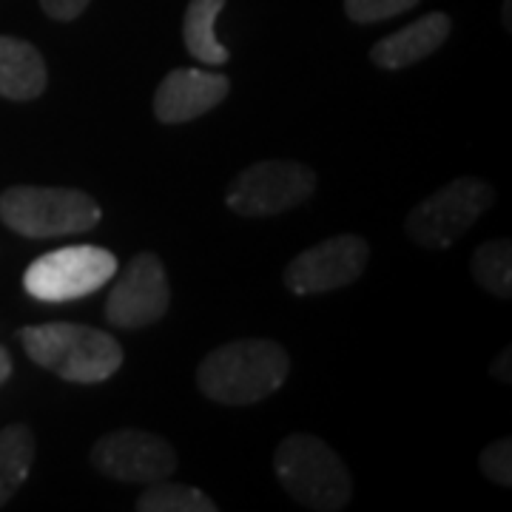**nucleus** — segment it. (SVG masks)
Masks as SVG:
<instances>
[{"label":"nucleus","instance_id":"f257e3e1","mask_svg":"<svg viewBox=\"0 0 512 512\" xmlns=\"http://www.w3.org/2000/svg\"><path fill=\"white\" fill-rule=\"evenodd\" d=\"M291 356L271 339H237L211 350L197 367V384L211 402L228 407L256 404L285 384Z\"/></svg>","mask_w":512,"mask_h":512},{"label":"nucleus","instance_id":"f03ea898","mask_svg":"<svg viewBox=\"0 0 512 512\" xmlns=\"http://www.w3.org/2000/svg\"><path fill=\"white\" fill-rule=\"evenodd\" d=\"M29 359L74 384H100L123 365V350L109 333L72 322L32 325L18 333Z\"/></svg>","mask_w":512,"mask_h":512},{"label":"nucleus","instance_id":"7ed1b4c3","mask_svg":"<svg viewBox=\"0 0 512 512\" xmlns=\"http://www.w3.org/2000/svg\"><path fill=\"white\" fill-rule=\"evenodd\" d=\"M276 476L296 504L319 512L345 510L350 501V473L328 441L311 433H293L274 456Z\"/></svg>","mask_w":512,"mask_h":512},{"label":"nucleus","instance_id":"20e7f679","mask_svg":"<svg viewBox=\"0 0 512 512\" xmlns=\"http://www.w3.org/2000/svg\"><path fill=\"white\" fill-rule=\"evenodd\" d=\"M100 217V205L74 188L15 185L0 194L3 225L29 239L83 234L92 231Z\"/></svg>","mask_w":512,"mask_h":512},{"label":"nucleus","instance_id":"39448f33","mask_svg":"<svg viewBox=\"0 0 512 512\" xmlns=\"http://www.w3.org/2000/svg\"><path fill=\"white\" fill-rule=\"evenodd\" d=\"M490 205H493V188L487 180L458 177L436 191L433 197L421 200L407 214L404 228L421 248L444 251L456 239L464 237Z\"/></svg>","mask_w":512,"mask_h":512},{"label":"nucleus","instance_id":"423d86ee","mask_svg":"<svg viewBox=\"0 0 512 512\" xmlns=\"http://www.w3.org/2000/svg\"><path fill=\"white\" fill-rule=\"evenodd\" d=\"M117 274V259L97 245H69L37 256L23 274V288L37 302H74L100 291Z\"/></svg>","mask_w":512,"mask_h":512},{"label":"nucleus","instance_id":"0eeeda50","mask_svg":"<svg viewBox=\"0 0 512 512\" xmlns=\"http://www.w3.org/2000/svg\"><path fill=\"white\" fill-rule=\"evenodd\" d=\"M316 171L293 160H262L248 165L228 191V208L242 217H274L311 200Z\"/></svg>","mask_w":512,"mask_h":512},{"label":"nucleus","instance_id":"6e6552de","mask_svg":"<svg viewBox=\"0 0 512 512\" xmlns=\"http://www.w3.org/2000/svg\"><path fill=\"white\" fill-rule=\"evenodd\" d=\"M171 302V288L160 256L143 251L131 256L106 299V322L120 330H137L160 322Z\"/></svg>","mask_w":512,"mask_h":512},{"label":"nucleus","instance_id":"1a4fd4ad","mask_svg":"<svg viewBox=\"0 0 512 512\" xmlns=\"http://www.w3.org/2000/svg\"><path fill=\"white\" fill-rule=\"evenodd\" d=\"M370 245L356 234L330 237L293 259L285 268V285L296 296L339 291L365 274Z\"/></svg>","mask_w":512,"mask_h":512},{"label":"nucleus","instance_id":"9d476101","mask_svg":"<svg viewBox=\"0 0 512 512\" xmlns=\"http://www.w3.org/2000/svg\"><path fill=\"white\" fill-rule=\"evenodd\" d=\"M92 464L103 476L117 481L154 484L177 470V453L171 444L148 430H114L92 447Z\"/></svg>","mask_w":512,"mask_h":512},{"label":"nucleus","instance_id":"9b49d317","mask_svg":"<svg viewBox=\"0 0 512 512\" xmlns=\"http://www.w3.org/2000/svg\"><path fill=\"white\" fill-rule=\"evenodd\" d=\"M231 92L225 74L205 69H174L154 94V114L160 123L177 126L217 109Z\"/></svg>","mask_w":512,"mask_h":512},{"label":"nucleus","instance_id":"f8f14e48","mask_svg":"<svg viewBox=\"0 0 512 512\" xmlns=\"http://www.w3.org/2000/svg\"><path fill=\"white\" fill-rule=\"evenodd\" d=\"M453 29V20L444 12H433V15H424L416 23L404 26L393 35L382 37L373 49H370V60L387 69V72H399L410 63H419L424 57H430L433 52H439L441 43L450 37Z\"/></svg>","mask_w":512,"mask_h":512},{"label":"nucleus","instance_id":"ddd939ff","mask_svg":"<svg viewBox=\"0 0 512 512\" xmlns=\"http://www.w3.org/2000/svg\"><path fill=\"white\" fill-rule=\"evenodd\" d=\"M46 83V63L32 43L18 37H0V97L35 100L46 92Z\"/></svg>","mask_w":512,"mask_h":512},{"label":"nucleus","instance_id":"4468645a","mask_svg":"<svg viewBox=\"0 0 512 512\" xmlns=\"http://www.w3.org/2000/svg\"><path fill=\"white\" fill-rule=\"evenodd\" d=\"M225 9V0H191L183 18V40L194 60L205 66H222L228 63L231 52L217 40L214 23Z\"/></svg>","mask_w":512,"mask_h":512},{"label":"nucleus","instance_id":"2eb2a0df","mask_svg":"<svg viewBox=\"0 0 512 512\" xmlns=\"http://www.w3.org/2000/svg\"><path fill=\"white\" fill-rule=\"evenodd\" d=\"M35 461V436L26 424H9L0 430V507L12 501L23 487Z\"/></svg>","mask_w":512,"mask_h":512},{"label":"nucleus","instance_id":"dca6fc26","mask_svg":"<svg viewBox=\"0 0 512 512\" xmlns=\"http://www.w3.org/2000/svg\"><path fill=\"white\" fill-rule=\"evenodd\" d=\"M473 279L493 296L510 299L512 293V242L490 239L473 254Z\"/></svg>","mask_w":512,"mask_h":512},{"label":"nucleus","instance_id":"f3484780","mask_svg":"<svg viewBox=\"0 0 512 512\" xmlns=\"http://www.w3.org/2000/svg\"><path fill=\"white\" fill-rule=\"evenodd\" d=\"M140 512H217V504L200 493L197 487L174 484V481H154L146 493L137 498Z\"/></svg>","mask_w":512,"mask_h":512},{"label":"nucleus","instance_id":"a211bd4d","mask_svg":"<svg viewBox=\"0 0 512 512\" xmlns=\"http://www.w3.org/2000/svg\"><path fill=\"white\" fill-rule=\"evenodd\" d=\"M419 0H345V12L353 23H379L410 12Z\"/></svg>","mask_w":512,"mask_h":512},{"label":"nucleus","instance_id":"6ab92c4d","mask_svg":"<svg viewBox=\"0 0 512 512\" xmlns=\"http://www.w3.org/2000/svg\"><path fill=\"white\" fill-rule=\"evenodd\" d=\"M481 470L498 487H510L512 484V441L498 439L484 447L481 453Z\"/></svg>","mask_w":512,"mask_h":512},{"label":"nucleus","instance_id":"aec40b11","mask_svg":"<svg viewBox=\"0 0 512 512\" xmlns=\"http://www.w3.org/2000/svg\"><path fill=\"white\" fill-rule=\"evenodd\" d=\"M89 3H92V0H40L43 12L52 20H63V23L80 18V15L86 12Z\"/></svg>","mask_w":512,"mask_h":512},{"label":"nucleus","instance_id":"412c9836","mask_svg":"<svg viewBox=\"0 0 512 512\" xmlns=\"http://www.w3.org/2000/svg\"><path fill=\"white\" fill-rule=\"evenodd\" d=\"M512 348H504L498 356H495V362H493V376L495 379H501L504 384H510L512 382Z\"/></svg>","mask_w":512,"mask_h":512},{"label":"nucleus","instance_id":"4be33fe9","mask_svg":"<svg viewBox=\"0 0 512 512\" xmlns=\"http://www.w3.org/2000/svg\"><path fill=\"white\" fill-rule=\"evenodd\" d=\"M12 376V356H9V350L0 348V384L6 382Z\"/></svg>","mask_w":512,"mask_h":512},{"label":"nucleus","instance_id":"5701e85b","mask_svg":"<svg viewBox=\"0 0 512 512\" xmlns=\"http://www.w3.org/2000/svg\"><path fill=\"white\" fill-rule=\"evenodd\" d=\"M510 12H512V0H504V29H507V32H510V29H512Z\"/></svg>","mask_w":512,"mask_h":512}]
</instances>
